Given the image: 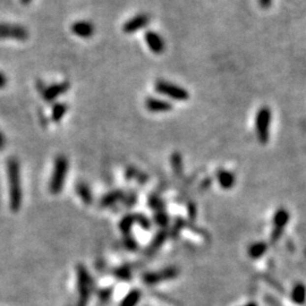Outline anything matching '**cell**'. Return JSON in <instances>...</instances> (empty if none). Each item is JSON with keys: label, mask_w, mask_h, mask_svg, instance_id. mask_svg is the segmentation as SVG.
<instances>
[{"label": "cell", "mask_w": 306, "mask_h": 306, "mask_svg": "<svg viewBox=\"0 0 306 306\" xmlns=\"http://www.w3.org/2000/svg\"><path fill=\"white\" fill-rule=\"evenodd\" d=\"M7 176H8L9 207L13 212H17L22 205V185L20 163L15 158L7 161Z\"/></svg>", "instance_id": "obj_1"}, {"label": "cell", "mask_w": 306, "mask_h": 306, "mask_svg": "<svg viewBox=\"0 0 306 306\" xmlns=\"http://www.w3.org/2000/svg\"><path fill=\"white\" fill-rule=\"evenodd\" d=\"M68 160L65 155H59L55 160L54 170L50 178L49 189L51 194H59L65 186L67 173H68Z\"/></svg>", "instance_id": "obj_2"}, {"label": "cell", "mask_w": 306, "mask_h": 306, "mask_svg": "<svg viewBox=\"0 0 306 306\" xmlns=\"http://www.w3.org/2000/svg\"><path fill=\"white\" fill-rule=\"evenodd\" d=\"M154 88L156 92L160 93V94L166 95L173 100H177V101H186L189 98V93L187 92V90L178 87L176 84L170 83V82L163 80L156 81Z\"/></svg>", "instance_id": "obj_3"}, {"label": "cell", "mask_w": 306, "mask_h": 306, "mask_svg": "<svg viewBox=\"0 0 306 306\" xmlns=\"http://www.w3.org/2000/svg\"><path fill=\"white\" fill-rule=\"evenodd\" d=\"M271 122V110L270 108L264 106L261 107L256 114L255 129L256 136L262 144H266L269 140V127Z\"/></svg>", "instance_id": "obj_4"}, {"label": "cell", "mask_w": 306, "mask_h": 306, "mask_svg": "<svg viewBox=\"0 0 306 306\" xmlns=\"http://www.w3.org/2000/svg\"><path fill=\"white\" fill-rule=\"evenodd\" d=\"M29 38V31L24 26L16 24H0V39H12L25 41Z\"/></svg>", "instance_id": "obj_5"}, {"label": "cell", "mask_w": 306, "mask_h": 306, "mask_svg": "<svg viewBox=\"0 0 306 306\" xmlns=\"http://www.w3.org/2000/svg\"><path fill=\"white\" fill-rule=\"evenodd\" d=\"M150 21L151 18L148 14H139L126 22L124 26H122V31L127 33V34H132V33H135L142 29L147 28L150 24Z\"/></svg>", "instance_id": "obj_6"}, {"label": "cell", "mask_w": 306, "mask_h": 306, "mask_svg": "<svg viewBox=\"0 0 306 306\" xmlns=\"http://www.w3.org/2000/svg\"><path fill=\"white\" fill-rule=\"evenodd\" d=\"M145 42H147L148 47L150 48V50L155 55L162 54L166 49V43L165 40L161 38V35L158 34L156 32L148 31L144 35Z\"/></svg>", "instance_id": "obj_7"}, {"label": "cell", "mask_w": 306, "mask_h": 306, "mask_svg": "<svg viewBox=\"0 0 306 306\" xmlns=\"http://www.w3.org/2000/svg\"><path fill=\"white\" fill-rule=\"evenodd\" d=\"M69 87L70 85L68 82H62V83L50 85L49 88L43 90V92H42L43 99L46 100L47 102L54 101V100L58 98V96H61V94H64L65 92L68 91Z\"/></svg>", "instance_id": "obj_8"}, {"label": "cell", "mask_w": 306, "mask_h": 306, "mask_svg": "<svg viewBox=\"0 0 306 306\" xmlns=\"http://www.w3.org/2000/svg\"><path fill=\"white\" fill-rule=\"evenodd\" d=\"M72 32L74 34L80 36V38H91L94 34L95 28L93 23L88 21H78L72 25Z\"/></svg>", "instance_id": "obj_9"}, {"label": "cell", "mask_w": 306, "mask_h": 306, "mask_svg": "<svg viewBox=\"0 0 306 306\" xmlns=\"http://www.w3.org/2000/svg\"><path fill=\"white\" fill-rule=\"evenodd\" d=\"M145 107L151 113H168L173 109V104L169 101L158 98H148L145 100Z\"/></svg>", "instance_id": "obj_10"}, {"label": "cell", "mask_w": 306, "mask_h": 306, "mask_svg": "<svg viewBox=\"0 0 306 306\" xmlns=\"http://www.w3.org/2000/svg\"><path fill=\"white\" fill-rule=\"evenodd\" d=\"M78 288H80V302L77 306H85L89 296L88 274L83 268H78Z\"/></svg>", "instance_id": "obj_11"}, {"label": "cell", "mask_w": 306, "mask_h": 306, "mask_svg": "<svg viewBox=\"0 0 306 306\" xmlns=\"http://www.w3.org/2000/svg\"><path fill=\"white\" fill-rule=\"evenodd\" d=\"M66 111H67L66 103H56L54 108H52V114H51L52 122H58L66 115Z\"/></svg>", "instance_id": "obj_12"}, {"label": "cell", "mask_w": 306, "mask_h": 306, "mask_svg": "<svg viewBox=\"0 0 306 306\" xmlns=\"http://www.w3.org/2000/svg\"><path fill=\"white\" fill-rule=\"evenodd\" d=\"M76 189H77V194L85 201V203H90V200H91V197H90L89 188L87 187V186L83 185V184H80L77 186Z\"/></svg>", "instance_id": "obj_13"}, {"label": "cell", "mask_w": 306, "mask_h": 306, "mask_svg": "<svg viewBox=\"0 0 306 306\" xmlns=\"http://www.w3.org/2000/svg\"><path fill=\"white\" fill-rule=\"evenodd\" d=\"M7 85V77L5 74L0 72V89H3Z\"/></svg>", "instance_id": "obj_14"}, {"label": "cell", "mask_w": 306, "mask_h": 306, "mask_svg": "<svg viewBox=\"0 0 306 306\" xmlns=\"http://www.w3.org/2000/svg\"><path fill=\"white\" fill-rule=\"evenodd\" d=\"M259 3L262 8H268V7L271 6L272 0H259Z\"/></svg>", "instance_id": "obj_15"}, {"label": "cell", "mask_w": 306, "mask_h": 306, "mask_svg": "<svg viewBox=\"0 0 306 306\" xmlns=\"http://www.w3.org/2000/svg\"><path fill=\"white\" fill-rule=\"evenodd\" d=\"M5 145H6V139L5 136H3V134L0 132V151L5 149Z\"/></svg>", "instance_id": "obj_16"}, {"label": "cell", "mask_w": 306, "mask_h": 306, "mask_svg": "<svg viewBox=\"0 0 306 306\" xmlns=\"http://www.w3.org/2000/svg\"><path fill=\"white\" fill-rule=\"evenodd\" d=\"M22 3H24V5H28V3L31 2V0H21Z\"/></svg>", "instance_id": "obj_17"}]
</instances>
